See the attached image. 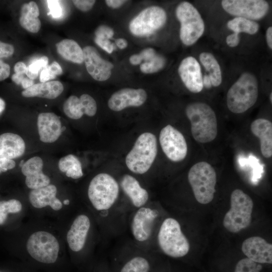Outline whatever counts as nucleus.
<instances>
[{
	"label": "nucleus",
	"instance_id": "nucleus-5",
	"mask_svg": "<svg viewBox=\"0 0 272 272\" xmlns=\"http://www.w3.org/2000/svg\"><path fill=\"white\" fill-rule=\"evenodd\" d=\"M188 182L196 200L201 204H208L214 197L217 174L209 163L199 162L193 165L188 173Z\"/></svg>",
	"mask_w": 272,
	"mask_h": 272
},
{
	"label": "nucleus",
	"instance_id": "nucleus-50",
	"mask_svg": "<svg viewBox=\"0 0 272 272\" xmlns=\"http://www.w3.org/2000/svg\"><path fill=\"white\" fill-rule=\"evenodd\" d=\"M116 46L120 49L125 48L128 45L127 41L124 38H118L115 40Z\"/></svg>",
	"mask_w": 272,
	"mask_h": 272
},
{
	"label": "nucleus",
	"instance_id": "nucleus-12",
	"mask_svg": "<svg viewBox=\"0 0 272 272\" xmlns=\"http://www.w3.org/2000/svg\"><path fill=\"white\" fill-rule=\"evenodd\" d=\"M162 149L171 161L178 162L183 160L187 153V145L182 133L168 124L164 127L159 134Z\"/></svg>",
	"mask_w": 272,
	"mask_h": 272
},
{
	"label": "nucleus",
	"instance_id": "nucleus-32",
	"mask_svg": "<svg viewBox=\"0 0 272 272\" xmlns=\"http://www.w3.org/2000/svg\"><path fill=\"white\" fill-rule=\"evenodd\" d=\"M150 264L148 260L141 256H134L128 260L120 272H149Z\"/></svg>",
	"mask_w": 272,
	"mask_h": 272
},
{
	"label": "nucleus",
	"instance_id": "nucleus-42",
	"mask_svg": "<svg viewBox=\"0 0 272 272\" xmlns=\"http://www.w3.org/2000/svg\"><path fill=\"white\" fill-rule=\"evenodd\" d=\"M72 2L79 10L82 12H87L92 8L96 1L94 0H74Z\"/></svg>",
	"mask_w": 272,
	"mask_h": 272
},
{
	"label": "nucleus",
	"instance_id": "nucleus-26",
	"mask_svg": "<svg viewBox=\"0 0 272 272\" xmlns=\"http://www.w3.org/2000/svg\"><path fill=\"white\" fill-rule=\"evenodd\" d=\"M63 91V86L57 81L34 84L22 92L24 97H40L54 99L58 97Z\"/></svg>",
	"mask_w": 272,
	"mask_h": 272
},
{
	"label": "nucleus",
	"instance_id": "nucleus-38",
	"mask_svg": "<svg viewBox=\"0 0 272 272\" xmlns=\"http://www.w3.org/2000/svg\"><path fill=\"white\" fill-rule=\"evenodd\" d=\"M25 74L14 73L12 76V81L17 85H21L23 88L26 89L34 84L33 80L24 77Z\"/></svg>",
	"mask_w": 272,
	"mask_h": 272
},
{
	"label": "nucleus",
	"instance_id": "nucleus-20",
	"mask_svg": "<svg viewBox=\"0 0 272 272\" xmlns=\"http://www.w3.org/2000/svg\"><path fill=\"white\" fill-rule=\"evenodd\" d=\"M37 125L40 140L43 143H54L61 135V123L59 118L54 113H39Z\"/></svg>",
	"mask_w": 272,
	"mask_h": 272
},
{
	"label": "nucleus",
	"instance_id": "nucleus-4",
	"mask_svg": "<svg viewBox=\"0 0 272 272\" xmlns=\"http://www.w3.org/2000/svg\"><path fill=\"white\" fill-rule=\"evenodd\" d=\"M119 194V185L111 175L101 173L91 180L88 189V198L98 211H108L116 203Z\"/></svg>",
	"mask_w": 272,
	"mask_h": 272
},
{
	"label": "nucleus",
	"instance_id": "nucleus-54",
	"mask_svg": "<svg viewBox=\"0 0 272 272\" xmlns=\"http://www.w3.org/2000/svg\"><path fill=\"white\" fill-rule=\"evenodd\" d=\"M63 203L65 205H68L70 203V201L69 199H65L63 201Z\"/></svg>",
	"mask_w": 272,
	"mask_h": 272
},
{
	"label": "nucleus",
	"instance_id": "nucleus-22",
	"mask_svg": "<svg viewBox=\"0 0 272 272\" xmlns=\"http://www.w3.org/2000/svg\"><path fill=\"white\" fill-rule=\"evenodd\" d=\"M57 188L53 184H49L39 188L32 189L29 194V199L33 207L41 209L49 206L54 211L62 207L60 200L56 197Z\"/></svg>",
	"mask_w": 272,
	"mask_h": 272
},
{
	"label": "nucleus",
	"instance_id": "nucleus-23",
	"mask_svg": "<svg viewBox=\"0 0 272 272\" xmlns=\"http://www.w3.org/2000/svg\"><path fill=\"white\" fill-rule=\"evenodd\" d=\"M26 149L23 139L18 134L6 132L0 135V160H12L22 156Z\"/></svg>",
	"mask_w": 272,
	"mask_h": 272
},
{
	"label": "nucleus",
	"instance_id": "nucleus-16",
	"mask_svg": "<svg viewBox=\"0 0 272 272\" xmlns=\"http://www.w3.org/2000/svg\"><path fill=\"white\" fill-rule=\"evenodd\" d=\"M178 73L186 88L191 92L198 93L203 88L200 65L192 56H187L181 61Z\"/></svg>",
	"mask_w": 272,
	"mask_h": 272
},
{
	"label": "nucleus",
	"instance_id": "nucleus-35",
	"mask_svg": "<svg viewBox=\"0 0 272 272\" xmlns=\"http://www.w3.org/2000/svg\"><path fill=\"white\" fill-rule=\"evenodd\" d=\"M62 73V70L60 65L57 62L54 61L43 69L40 75V81L41 83L48 82Z\"/></svg>",
	"mask_w": 272,
	"mask_h": 272
},
{
	"label": "nucleus",
	"instance_id": "nucleus-33",
	"mask_svg": "<svg viewBox=\"0 0 272 272\" xmlns=\"http://www.w3.org/2000/svg\"><path fill=\"white\" fill-rule=\"evenodd\" d=\"M22 209V203L16 199L0 201V225L6 222L9 214L19 213Z\"/></svg>",
	"mask_w": 272,
	"mask_h": 272
},
{
	"label": "nucleus",
	"instance_id": "nucleus-37",
	"mask_svg": "<svg viewBox=\"0 0 272 272\" xmlns=\"http://www.w3.org/2000/svg\"><path fill=\"white\" fill-rule=\"evenodd\" d=\"M234 272H260V269L257 263L246 257L237 262Z\"/></svg>",
	"mask_w": 272,
	"mask_h": 272
},
{
	"label": "nucleus",
	"instance_id": "nucleus-55",
	"mask_svg": "<svg viewBox=\"0 0 272 272\" xmlns=\"http://www.w3.org/2000/svg\"><path fill=\"white\" fill-rule=\"evenodd\" d=\"M269 100H270V102L271 103L272 102V93H271V92L270 93V94L269 95Z\"/></svg>",
	"mask_w": 272,
	"mask_h": 272
},
{
	"label": "nucleus",
	"instance_id": "nucleus-53",
	"mask_svg": "<svg viewBox=\"0 0 272 272\" xmlns=\"http://www.w3.org/2000/svg\"><path fill=\"white\" fill-rule=\"evenodd\" d=\"M6 108V103L5 101L0 98V114L4 111Z\"/></svg>",
	"mask_w": 272,
	"mask_h": 272
},
{
	"label": "nucleus",
	"instance_id": "nucleus-15",
	"mask_svg": "<svg viewBox=\"0 0 272 272\" xmlns=\"http://www.w3.org/2000/svg\"><path fill=\"white\" fill-rule=\"evenodd\" d=\"M147 93L143 89L125 88L114 93L108 101L112 111H120L129 107H139L145 103Z\"/></svg>",
	"mask_w": 272,
	"mask_h": 272
},
{
	"label": "nucleus",
	"instance_id": "nucleus-21",
	"mask_svg": "<svg viewBox=\"0 0 272 272\" xmlns=\"http://www.w3.org/2000/svg\"><path fill=\"white\" fill-rule=\"evenodd\" d=\"M90 226V220L86 215H80L75 219L66 235L67 242L72 251L79 252L84 248Z\"/></svg>",
	"mask_w": 272,
	"mask_h": 272
},
{
	"label": "nucleus",
	"instance_id": "nucleus-24",
	"mask_svg": "<svg viewBox=\"0 0 272 272\" xmlns=\"http://www.w3.org/2000/svg\"><path fill=\"white\" fill-rule=\"evenodd\" d=\"M120 186L134 207L138 209L145 206L149 199L148 192L135 177L124 174L121 178Z\"/></svg>",
	"mask_w": 272,
	"mask_h": 272
},
{
	"label": "nucleus",
	"instance_id": "nucleus-8",
	"mask_svg": "<svg viewBox=\"0 0 272 272\" xmlns=\"http://www.w3.org/2000/svg\"><path fill=\"white\" fill-rule=\"evenodd\" d=\"M176 16L180 24L179 36L186 46L195 43L202 35L205 23L198 10L190 3L182 2L176 7Z\"/></svg>",
	"mask_w": 272,
	"mask_h": 272
},
{
	"label": "nucleus",
	"instance_id": "nucleus-2",
	"mask_svg": "<svg viewBox=\"0 0 272 272\" xmlns=\"http://www.w3.org/2000/svg\"><path fill=\"white\" fill-rule=\"evenodd\" d=\"M258 96V83L252 73L245 72L228 90L226 96L228 108L232 113H243L252 107Z\"/></svg>",
	"mask_w": 272,
	"mask_h": 272
},
{
	"label": "nucleus",
	"instance_id": "nucleus-11",
	"mask_svg": "<svg viewBox=\"0 0 272 272\" xmlns=\"http://www.w3.org/2000/svg\"><path fill=\"white\" fill-rule=\"evenodd\" d=\"M221 5L230 15L253 21L263 18L269 9L268 3L263 0H223Z\"/></svg>",
	"mask_w": 272,
	"mask_h": 272
},
{
	"label": "nucleus",
	"instance_id": "nucleus-18",
	"mask_svg": "<svg viewBox=\"0 0 272 272\" xmlns=\"http://www.w3.org/2000/svg\"><path fill=\"white\" fill-rule=\"evenodd\" d=\"M243 253L257 263H272V244L259 236H252L242 243Z\"/></svg>",
	"mask_w": 272,
	"mask_h": 272
},
{
	"label": "nucleus",
	"instance_id": "nucleus-27",
	"mask_svg": "<svg viewBox=\"0 0 272 272\" xmlns=\"http://www.w3.org/2000/svg\"><path fill=\"white\" fill-rule=\"evenodd\" d=\"M39 10L37 4L34 2L23 4L21 9L19 23L22 27L27 31L37 33L41 26L38 17Z\"/></svg>",
	"mask_w": 272,
	"mask_h": 272
},
{
	"label": "nucleus",
	"instance_id": "nucleus-52",
	"mask_svg": "<svg viewBox=\"0 0 272 272\" xmlns=\"http://www.w3.org/2000/svg\"><path fill=\"white\" fill-rule=\"evenodd\" d=\"M202 83L203 87L207 89L211 88L212 87L211 82L209 75H205L202 78Z\"/></svg>",
	"mask_w": 272,
	"mask_h": 272
},
{
	"label": "nucleus",
	"instance_id": "nucleus-29",
	"mask_svg": "<svg viewBox=\"0 0 272 272\" xmlns=\"http://www.w3.org/2000/svg\"><path fill=\"white\" fill-rule=\"evenodd\" d=\"M199 59L201 64L209 73L212 86H219L222 81V72L215 57L211 53L203 52L200 54Z\"/></svg>",
	"mask_w": 272,
	"mask_h": 272
},
{
	"label": "nucleus",
	"instance_id": "nucleus-34",
	"mask_svg": "<svg viewBox=\"0 0 272 272\" xmlns=\"http://www.w3.org/2000/svg\"><path fill=\"white\" fill-rule=\"evenodd\" d=\"M166 60L161 55L157 53L154 57L140 65L141 71L145 74H153L161 70L165 66Z\"/></svg>",
	"mask_w": 272,
	"mask_h": 272
},
{
	"label": "nucleus",
	"instance_id": "nucleus-1",
	"mask_svg": "<svg viewBox=\"0 0 272 272\" xmlns=\"http://www.w3.org/2000/svg\"><path fill=\"white\" fill-rule=\"evenodd\" d=\"M186 115L191 123V132L194 140L200 143L214 141L218 134V123L215 111L208 104L200 102L188 104Z\"/></svg>",
	"mask_w": 272,
	"mask_h": 272
},
{
	"label": "nucleus",
	"instance_id": "nucleus-43",
	"mask_svg": "<svg viewBox=\"0 0 272 272\" xmlns=\"http://www.w3.org/2000/svg\"><path fill=\"white\" fill-rule=\"evenodd\" d=\"M14 51V47L12 45L0 41V58L11 56Z\"/></svg>",
	"mask_w": 272,
	"mask_h": 272
},
{
	"label": "nucleus",
	"instance_id": "nucleus-9",
	"mask_svg": "<svg viewBox=\"0 0 272 272\" xmlns=\"http://www.w3.org/2000/svg\"><path fill=\"white\" fill-rule=\"evenodd\" d=\"M26 248L34 259L42 263L49 264L57 260L59 245L56 238L51 233L38 231L29 237Z\"/></svg>",
	"mask_w": 272,
	"mask_h": 272
},
{
	"label": "nucleus",
	"instance_id": "nucleus-41",
	"mask_svg": "<svg viewBox=\"0 0 272 272\" xmlns=\"http://www.w3.org/2000/svg\"><path fill=\"white\" fill-rule=\"evenodd\" d=\"M95 43L108 53H111L115 49L114 44L109 39L95 37Z\"/></svg>",
	"mask_w": 272,
	"mask_h": 272
},
{
	"label": "nucleus",
	"instance_id": "nucleus-45",
	"mask_svg": "<svg viewBox=\"0 0 272 272\" xmlns=\"http://www.w3.org/2000/svg\"><path fill=\"white\" fill-rule=\"evenodd\" d=\"M240 38L239 34L234 33L228 35L226 38L227 44L231 47H235L239 43Z\"/></svg>",
	"mask_w": 272,
	"mask_h": 272
},
{
	"label": "nucleus",
	"instance_id": "nucleus-13",
	"mask_svg": "<svg viewBox=\"0 0 272 272\" xmlns=\"http://www.w3.org/2000/svg\"><path fill=\"white\" fill-rule=\"evenodd\" d=\"M157 212L145 206L138 208L131 221L130 230L134 240L144 243L150 238Z\"/></svg>",
	"mask_w": 272,
	"mask_h": 272
},
{
	"label": "nucleus",
	"instance_id": "nucleus-47",
	"mask_svg": "<svg viewBox=\"0 0 272 272\" xmlns=\"http://www.w3.org/2000/svg\"><path fill=\"white\" fill-rule=\"evenodd\" d=\"M27 71V66L23 62H18L14 65L15 73L26 75Z\"/></svg>",
	"mask_w": 272,
	"mask_h": 272
},
{
	"label": "nucleus",
	"instance_id": "nucleus-10",
	"mask_svg": "<svg viewBox=\"0 0 272 272\" xmlns=\"http://www.w3.org/2000/svg\"><path fill=\"white\" fill-rule=\"evenodd\" d=\"M166 20L167 14L163 8L151 6L144 9L131 20L129 29L134 36H148L163 26Z\"/></svg>",
	"mask_w": 272,
	"mask_h": 272
},
{
	"label": "nucleus",
	"instance_id": "nucleus-28",
	"mask_svg": "<svg viewBox=\"0 0 272 272\" xmlns=\"http://www.w3.org/2000/svg\"><path fill=\"white\" fill-rule=\"evenodd\" d=\"M57 53L64 59L81 64L84 61L83 49L72 39H65L56 44Z\"/></svg>",
	"mask_w": 272,
	"mask_h": 272
},
{
	"label": "nucleus",
	"instance_id": "nucleus-25",
	"mask_svg": "<svg viewBox=\"0 0 272 272\" xmlns=\"http://www.w3.org/2000/svg\"><path fill=\"white\" fill-rule=\"evenodd\" d=\"M252 133L258 138L262 156L269 158L272 155V123L264 118L254 120L250 125Z\"/></svg>",
	"mask_w": 272,
	"mask_h": 272
},
{
	"label": "nucleus",
	"instance_id": "nucleus-30",
	"mask_svg": "<svg viewBox=\"0 0 272 272\" xmlns=\"http://www.w3.org/2000/svg\"><path fill=\"white\" fill-rule=\"evenodd\" d=\"M58 166L59 170L68 177L77 179L83 175L81 163L74 155L69 154L60 158Z\"/></svg>",
	"mask_w": 272,
	"mask_h": 272
},
{
	"label": "nucleus",
	"instance_id": "nucleus-17",
	"mask_svg": "<svg viewBox=\"0 0 272 272\" xmlns=\"http://www.w3.org/2000/svg\"><path fill=\"white\" fill-rule=\"evenodd\" d=\"M97 104L95 99L87 94L80 98L75 95L70 96L64 102L63 110L66 116L73 119H79L85 114L92 117L97 112Z\"/></svg>",
	"mask_w": 272,
	"mask_h": 272
},
{
	"label": "nucleus",
	"instance_id": "nucleus-40",
	"mask_svg": "<svg viewBox=\"0 0 272 272\" xmlns=\"http://www.w3.org/2000/svg\"><path fill=\"white\" fill-rule=\"evenodd\" d=\"M113 35V30L111 27L106 25L99 26L95 32L96 37L104 38L108 39H111Z\"/></svg>",
	"mask_w": 272,
	"mask_h": 272
},
{
	"label": "nucleus",
	"instance_id": "nucleus-51",
	"mask_svg": "<svg viewBox=\"0 0 272 272\" xmlns=\"http://www.w3.org/2000/svg\"><path fill=\"white\" fill-rule=\"evenodd\" d=\"M129 60L131 64L134 65L140 64L142 62L138 54H134L131 55Z\"/></svg>",
	"mask_w": 272,
	"mask_h": 272
},
{
	"label": "nucleus",
	"instance_id": "nucleus-39",
	"mask_svg": "<svg viewBox=\"0 0 272 272\" xmlns=\"http://www.w3.org/2000/svg\"><path fill=\"white\" fill-rule=\"evenodd\" d=\"M49 13L54 18H59L62 15V8L60 5L59 1L49 0L46 1Z\"/></svg>",
	"mask_w": 272,
	"mask_h": 272
},
{
	"label": "nucleus",
	"instance_id": "nucleus-46",
	"mask_svg": "<svg viewBox=\"0 0 272 272\" xmlns=\"http://www.w3.org/2000/svg\"><path fill=\"white\" fill-rule=\"evenodd\" d=\"M16 166L13 160H0V173L13 169Z\"/></svg>",
	"mask_w": 272,
	"mask_h": 272
},
{
	"label": "nucleus",
	"instance_id": "nucleus-49",
	"mask_svg": "<svg viewBox=\"0 0 272 272\" xmlns=\"http://www.w3.org/2000/svg\"><path fill=\"white\" fill-rule=\"evenodd\" d=\"M267 44L269 48L272 49V27H269L266 31L265 34Z\"/></svg>",
	"mask_w": 272,
	"mask_h": 272
},
{
	"label": "nucleus",
	"instance_id": "nucleus-31",
	"mask_svg": "<svg viewBox=\"0 0 272 272\" xmlns=\"http://www.w3.org/2000/svg\"><path fill=\"white\" fill-rule=\"evenodd\" d=\"M228 28L234 33H246L253 35L256 33L259 28V24L255 21L242 17H235L227 23Z\"/></svg>",
	"mask_w": 272,
	"mask_h": 272
},
{
	"label": "nucleus",
	"instance_id": "nucleus-44",
	"mask_svg": "<svg viewBox=\"0 0 272 272\" xmlns=\"http://www.w3.org/2000/svg\"><path fill=\"white\" fill-rule=\"evenodd\" d=\"M10 74V65L0 59V81L7 79Z\"/></svg>",
	"mask_w": 272,
	"mask_h": 272
},
{
	"label": "nucleus",
	"instance_id": "nucleus-6",
	"mask_svg": "<svg viewBox=\"0 0 272 272\" xmlns=\"http://www.w3.org/2000/svg\"><path fill=\"white\" fill-rule=\"evenodd\" d=\"M157 240L161 250L174 258L186 255L190 249L189 243L183 233L179 223L173 218H167L160 227Z\"/></svg>",
	"mask_w": 272,
	"mask_h": 272
},
{
	"label": "nucleus",
	"instance_id": "nucleus-14",
	"mask_svg": "<svg viewBox=\"0 0 272 272\" xmlns=\"http://www.w3.org/2000/svg\"><path fill=\"white\" fill-rule=\"evenodd\" d=\"M84 61L87 72L98 81H105L110 77L114 65L102 58L97 50L92 46L83 49Z\"/></svg>",
	"mask_w": 272,
	"mask_h": 272
},
{
	"label": "nucleus",
	"instance_id": "nucleus-7",
	"mask_svg": "<svg viewBox=\"0 0 272 272\" xmlns=\"http://www.w3.org/2000/svg\"><path fill=\"white\" fill-rule=\"evenodd\" d=\"M253 208L250 196L240 189L234 190L230 196V208L223 220L224 227L234 233L248 227L251 223Z\"/></svg>",
	"mask_w": 272,
	"mask_h": 272
},
{
	"label": "nucleus",
	"instance_id": "nucleus-3",
	"mask_svg": "<svg viewBox=\"0 0 272 272\" xmlns=\"http://www.w3.org/2000/svg\"><path fill=\"white\" fill-rule=\"evenodd\" d=\"M157 151V141L155 135L150 132L142 133L126 156L127 167L135 174L146 173L153 164Z\"/></svg>",
	"mask_w": 272,
	"mask_h": 272
},
{
	"label": "nucleus",
	"instance_id": "nucleus-48",
	"mask_svg": "<svg viewBox=\"0 0 272 272\" xmlns=\"http://www.w3.org/2000/svg\"><path fill=\"white\" fill-rule=\"evenodd\" d=\"M107 6L112 9H117L123 5L127 1L124 0H106L105 1Z\"/></svg>",
	"mask_w": 272,
	"mask_h": 272
},
{
	"label": "nucleus",
	"instance_id": "nucleus-36",
	"mask_svg": "<svg viewBox=\"0 0 272 272\" xmlns=\"http://www.w3.org/2000/svg\"><path fill=\"white\" fill-rule=\"evenodd\" d=\"M48 58L46 56H42L36 59L27 66L26 75L29 79L34 80L37 76L39 71L47 65Z\"/></svg>",
	"mask_w": 272,
	"mask_h": 272
},
{
	"label": "nucleus",
	"instance_id": "nucleus-19",
	"mask_svg": "<svg viewBox=\"0 0 272 272\" xmlns=\"http://www.w3.org/2000/svg\"><path fill=\"white\" fill-rule=\"evenodd\" d=\"M43 160L38 156L30 158L22 165L21 172L25 176V184L28 188L37 189L50 184V178L43 173Z\"/></svg>",
	"mask_w": 272,
	"mask_h": 272
}]
</instances>
